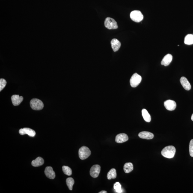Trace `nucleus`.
Segmentation results:
<instances>
[{
    "instance_id": "f257e3e1",
    "label": "nucleus",
    "mask_w": 193,
    "mask_h": 193,
    "mask_svg": "<svg viewBox=\"0 0 193 193\" xmlns=\"http://www.w3.org/2000/svg\"><path fill=\"white\" fill-rule=\"evenodd\" d=\"M175 148L173 146H166L163 149L161 154L163 156L168 159H171L174 157L176 153Z\"/></svg>"
},
{
    "instance_id": "aec40b11",
    "label": "nucleus",
    "mask_w": 193,
    "mask_h": 193,
    "mask_svg": "<svg viewBox=\"0 0 193 193\" xmlns=\"http://www.w3.org/2000/svg\"><path fill=\"white\" fill-rule=\"evenodd\" d=\"M117 177L116 170L114 168H112L108 172L107 175L108 179L110 180L112 179H114Z\"/></svg>"
},
{
    "instance_id": "a211bd4d",
    "label": "nucleus",
    "mask_w": 193,
    "mask_h": 193,
    "mask_svg": "<svg viewBox=\"0 0 193 193\" xmlns=\"http://www.w3.org/2000/svg\"><path fill=\"white\" fill-rule=\"evenodd\" d=\"M123 169L126 173H129L132 172L133 170V166L132 163H126L125 164Z\"/></svg>"
},
{
    "instance_id": "f3484780",
    "label": "nucleus",
    "mask_w": 193,
    "mask_h": 193,
    "mask_svg": "<svg viewBox=\"0 0 193 193\" xmlns=\"http://www.w3.org/2000/svg\"><path fill=\"white\" fill-rule=\"evenodd\" d=\"M44 163V160L43 158L39 157L32 161L31 165L34 167H39L43 165Z\"/></svg>"
},
{
    "instance_id": "412c9836",
    "label": "nucleus",
    "mask_w": 193,
    "mask_h": 193,
    "mask_svg": "<svg viewBox=\"0 0 193 193\" xmlns=\"http://www.w3.org/2000/svg\"><path fill=\"white\" fill-rule=\"evenodd\" d=\"M184 42L187 45L193 44V35L189 34L187 35L185 37Z\"/></svg>"
},
{
    "instance_id": "b1692460",
    "label": "nucleus",
    "mask_w": 193,
    "mask_h": 193,
    "mask_svg": "<svg viewBox=\"0 0 193 193\" xmlns=\"http://www.w3.org/2000/svg\"><path fill=\"white\" fill-rule=\"evenodd\" d=\"M114 188L116 192L118 193L123 192V190L121 188V185L118 182H116L114 185Z\"/></svg>"
},
{
    "instance_id": "393cba45",
    "label": "nucleus",
    "mask_w": 193,
    "mask_h": 193,
    "mask_svg": "<svg viewBox=\"0 0 193 193\" xmlns=\"http://www.w3.org/2000/svg\"><path fill=\"white\" fill-rule=\"evenodd\" d=\"M7 84L6 81L4 79H0V91L3 90Z\"/></svg>"
},
{
    "instance_id": "ddd939ff",
    "label": "nucleus",
    "mask_w": 193,
    "mask_h": 193,
    "mask_svg": "<svg viewBox=\"0 0 193 193\" xmlns=\"http://www.w3.org/2000/svg\"><path fill=\"white\" fill-rule=\"evenodd\" d=\"M139 138L146 140H151L154 138V135L151 132L143 131L138 134Z\"/></svg>"
},
{
    "instance_id": "0eeeda50",
    "label": "nucleus",
    "mask_w": 193,
    "mask_h": 193,
    "mask_svg": "<svg viewBox=\"0 0 193 193\" xmlns=\"http://www.w3.org/2000/svg\"><path fill=\"white\" fill-rule=\"evenodd\" d=\"M101 171L100 166L98 165H94L92 167L90 171V174L92 177L96 178L99 176Z\"/></svg>"
},
{
    "instance_id": "2eb2a0df",
    "label": "nucleus",
    "mask_w": 193,
    "mask_h": 193,
    "mask_svg": "<svg viewBox=\"0 0 193 193\" xmlns=\"http://www.w3.org/2000/svg\"><path fill=\"white\" fill-rule=\"evenodd\" d=\"M172 56L171 54H167L163 59L161 64L165 66H168L172 61Z\"/></svg>"
},
{
    "instance_id": "9d476101",
    "label": "nucleus",
    "mask_w": 193,
    "mask_h": 193,
    "mask_svg": "<svg viewBox=\"0 0 193 193\" xmlns=\"http://www.w3.org/2000/svg\"><path fill=\"white\" fill-rule=\"evenodd\" d=\"M129 140V137L127 135L124 133L118 134L116 137L115 141L118 143H123L126 142Z\"/></svg>"
},
{
    "instance_id": "5701e85b",
    "label": "nucleus",
    "mask_w": 193,
    "mask_h": 193,
    "mask_svg": "<svg viewBox=\"0 0 193 193\" xmlns=\"http://www.w3.org/2000/svg\"><path fill=\"white\" fill-rule=\"evenodd\" d=\"M62 170L65 174L68 176L71 175L72 170L70 167L67 166H63Z\"/></svg>"
},
{
    "instance_id": "9b49d317",
    "label": "nucleus",
    "mask_w": 193,
    "mask_h": 193,
    "mask_svg": "<svg viewBox=\"0 0 193 193\" xmlns=\"http://www.w3.org/2000/svg\"><path fill=\"white\" fill-rule=\"evenodd\" d=\"M44 173L48 178L51 179H53L55 178V173L52 167L50 166L46 167L45 168Z\"/></svg>"
},
{
    "instance_id": "39448f33",
    "label": "nucleus",
    "mask_w": 193,
    "mask_h": 193,
    "mask_svg": "<svg viewBox=\"0 0 193 193\" xmlns=\"http://www.w3.org/2000/svg\"><path fill=\"white\" fill-rule=\"evenodd\" d=\"M130 16L131 19L136 22H141L144 18V16L142 13L139 10H134L131 12Z\"/></svg>"
},
{
    "instance_id": "6ab92c4d",
    "label": "nucleus",
    "mask_w": 193,
    "mask_h": 193,
    "mask_svg": "<svg viewBox=\"0 0 193 193\" xmlns=\"http://www.w3.org/2000/svg\"><path fill=\"white\" fill-rule=\"evenodd\" d=\"M142 116L145 121L147 123H150L151 120V117L150 114H149L147 110L145 109H144L142 111Z\"/></svg>"
},
{
    "instance_id": "4468645a",
    "label": "nucleus",
    "mask_w": 193,
    "mask_h": 193,
    "mask_svg": "<svg viewBox=\"0 0 193 193\" xmlns=\"http://www.w3.org/2000/svg\"><path fill=\"white\" fill-rule=\"evenodd\" d=\"M180 81L182 87L185 90H191V84L186 77H182L181 78Z\"/></svg>"
},
{
    "instance_id": "6e6552de",
    "label": "nucleus",
    "mask_w": 193,
    "mask_h": 193,
    "mask_svg": "<svg viewBox=\"0 0 193 193\" xmlns=\"http://www.w3.org/2000/svg\"><path fill=\"white\" fill-rule=\"evenodd\" d=\"M19 133L21 135H23L27 134L29 136L34 137L36 135V133L33 129L29 128H24L19 130Z\"/></svg>"
},
{
    "instance_id": "dca6fc26",
    "label": "nucleus",
    "mask_w": 193,
    "mask_h": 193,
    "mask_svg": "<svg viewBox=\"0 0 193 193\" xmlns=\"http://www.w3.org/2000/svg\"><path fill=\"white\" fill-rule=\"evenodd\" d=\"M111 45L113 51L114 52H116L120 49L121 43L119 40L116 39L114 38L112 39L111 41Z\"/></svg>"
},
{
    "instance_id": "cd10ccee",
    "label": "nucleus",
    "mask_w": 193,
    "mask_h": 193,
    "mask_svg": "<svg viewBox=\"0 0 193 193\" xmlns=\"http://www.w3.org/2000/svg\"><path fill=\"white\" fill-rule=\"evenodd\" d=\"M191 120H192L193 121V114H192V116H191Z\"/></svg>"
},
{
    "instance_id": "a878e982",
    "label": "nucleus",
    "mask_w": 193,
    "mask_h": 193,
    "mask_svg": "<svg viewBox=\"0 0 193 193\" xmlns=\"http://www.w3.org/2000/svg\"><path fill=\"white\" fill-rule=\"evenodd\" d=\"M190 154L191 157H193V139L191 140L189 144Z\"/></svg>"
},
{
    "instance_id": "20e7f679",
    "label": "nucleus",
    "mask_w": 193,
    "mask_h": 193,
    "mask_svg": "<svg viewBox=\"0 0 193 193\" xmlns=\"http://www.w3.org/2000/svg\"><path fill=\"white\" fill-rule=\"evenodd\" d=\"M105 27L109 29H116L118 27L117 23L114 19L108 17L105 21Z\"/></svg>"
},
{
    "instance_id": "423d86ee",
    "label": "nucleus",
    "mask_w": 193,
    "mask_h": 193,
    "mask_svg": "<svg viewBox=\"0 0 193 193\" xmlns=\"http://www.w3.org/2000/svg\"><path fill=\"white\" fill-rule=\"evenodd\" d=\"M141 77L137 73H134L131 77L130 80L131 86L133 88L137 87L141 83Z\"/></svg>"
},
{
    "instance_id": "4be33fe9",
    "label": "nucleus",
    "mask_w": 193,
    "mask_h": 193,
    "mask_svg": "<svg viewBox=\"0 0 193 193\" xmlns=\"http://www.w3.org/2000/svg\"><path fill=\"white\" fill-rule=\"evenodd\" d=\"M75 181L72 177H69L66 179V183L69 190H72L73 189V186L74 184Z\"/></svg>"
},
{
    "instance_id": "7ed1b4c3",
    "label": "nucleus",
    "mask_w": 193,
    "mask_h": 193,
    "mask_svg": "<svg viewBox=\"0 0 193 193\" xmlns=\"http://www.w3.org/2000/svg\"><path fill=\"white\" fill-rule=\"evenodd\" d=\"M80 159L84 160L87 159L91 154V151L88 147L83 146L80 148L78 152Z\"/></svg>"
},
{
    "instance_id": "1a4fd4ad",
    "label": "nucleus",
    "mask_w": 193,
    "mask_h": 193,
    "mask_svg": "<svg viewBox=\"0 0 193 193\" xmlns=\"http://www.w3.org/2000/svg\"><path fill=\"white\" fill-rule=\"evenodd\" d=\"M164 106L166 109L168 111H172L176 109V103L174 101L168 100L164 103Z\"/></svg>"
},
{
    "instance_id": "bb28decb",
    "label": "nucleus",
    "mask_w": 193,
    "mask_h": 193,
    "mask_svg": "<svg viewBox=\"0 0 193 193\" xmlns=\"http://www.w3.org/2000/svg\"><path fill=\"white\" fill-rule=\"evenodd\" d=\"M99 193H107V192L106 191H101V192H99Z\"/></svg>"
},
{
    "instance_id": "f8f14e48",
    "label": "nucleus",
    "mask_w": 193,
    "mask_h": 193,
    "mask_svg": "<svg viewBox=\"0 0 193 193\" xmlns=\"http://www.w3.org/2000/svg\"><path fill=\"white\" fill-rule=\"evenodd\" d=\"M11 99L13 105L14 106L18 105L23 101V98L22 96H19V95H14L12 96Z\"/></svg>"
},
{
    "instance_id": "f03ea898",
    "label": "nucleus",
    "mask_w": 193,
    "mask_h": 193,
    "mask_svg": "<svg viewBox=\"0 0 193 193\" xmlns=\"http://www.w3.org/2000/svg\"><path fill=\"white\" fill-rule=\"evenodd\" d=\"M30 105L31 108L34 110L38 111L43 108L44 104L40 99H34L30 101Z\"/></svg>"
}]
</instances>
